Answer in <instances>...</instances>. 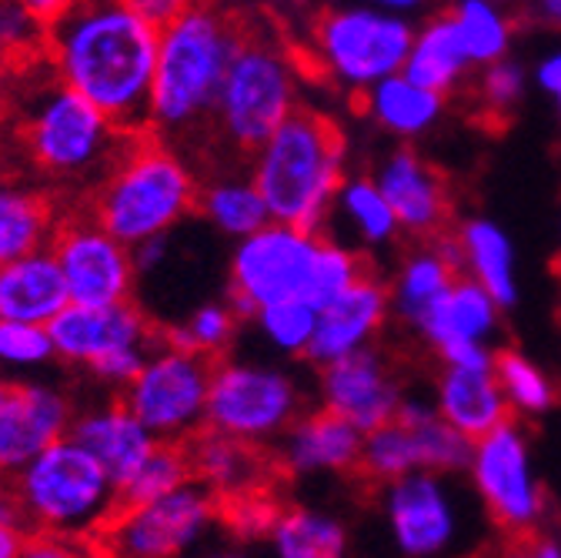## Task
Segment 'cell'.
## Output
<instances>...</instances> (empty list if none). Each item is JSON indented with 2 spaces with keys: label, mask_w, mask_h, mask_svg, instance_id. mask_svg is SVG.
<instances>
[{
  "label": "cell",
  "mask_w": 561,
  "mask_h": 558,
  "mask_svg": "<svg viewBox=\"0 0 561 558\" xmlns=\"http://www.w3.org/2000/svg\"><path fill=\"white\" fill-rule=\"evenodd\" d=\"M161 27L124 0H75L47 24L44 60L127 134L148 130Z\"/></svg>",
  "instance_id": "6da1fadb"
},
{
  "label": "cell",
  "mask_w": 561,
  "mask_h": 558,
  "mask_svg": "<svg viewBox=\"0 0 561 558\" xmlns=\"http://www.w3.org/2000/svg\"><path fill=\"white\" fill-rule=\"evenodd\" d=\"M244 27V18L215 4H194L161 27L148 107L151 134L184 137L215 121V104Z\"/></svg>",
  "instance_id": "7a4b0ae2"
},
{
  "label": "cell",
  "mask_w": 561,
  "mask_h": 558,
  "mask_svg": "<svg viewBox=\"0 0 561 558\" xmlns=\"http://www.w3.org/2000/svg\"><path fill=\"white\" fill-rule=\"evenodd\" d=\"M344 155L341 124L298 104L251 155V178L271 221L321 231L331 201L344 187Z\"/></svg>",
  "instance_id": "3957f363"
},
{
  "label": "cell",
  "mask_w": 561,
  "mask_h": 558,
  "mask_svg": "<svg viewBox=\"0 0 561 558\" xmlns=\"http://www.w3.org/2000/svg\"><path fill=\"white\" fill-rule=\"evenodd\" d=\"M201 184L184 158H178L151 130L130 141L94 187L91 215L124 244L171 235L197 212Z\"/></svg>",
  "instance_id": "277c9868"
},
{
  "label": "cell",
  "mask_w": 561,
  "mask_h": 558,
  "mask_svg": "<svg viewBox=\"0 0 561 558\" xmlns=\"http://www.w3.org/2000/svg\"><path fill=\"white\" fill-rule=\"evenodd\" d=\"M130 134L94 101L64 84L54 67L21 104V145L27 161L54 181H101L117 161Z\"/></svg>",
  "instance_id": "5b68a950"
},
{
  "label": "cell",
  "mask_w": 561,
  "mask_h": 558,
  "mask_svg": "<svg viewBox=\"0 0 561 558\" xmlns=\"http://www.w3.org/2000/svg\"><path fill=\"white\" fill-rule=\"evenodd\" d=\"M11 481L27 525L47 535L75 542L101 538L121 509L114 475L70 435L47 445Z\"/></svg>",
  "instance_id": "8992f818"
},
{
  "label": "cell",
  "mask_w": 561,
  "mask_h": 558,
  "mask_svg": "<svg viewBox=\"0 0 561 558\" xmlns=\"http://www.w3.org/2000/svg\"><path fill=\"white\" fill-rule=\"evenodd\" d=\"M295 78V50L248 24L215 104V127L234 151L254 155L298 107Z\"/></svg>",
  "instance_id": "52a82bcc"
},
{
  "label": "cell",
  "mask_w": 561,
  "mask_h": 558,
  "mask_svg": "<svg viewBox=\"0 0 561 558\" xmlns=\"http://www.w3.org/2000/svg\"><path fill=\"white\" fill-rule=\"evenodd\" d=\"M474 478L484 509L495 522L508 551L525 555H554V542L545 535V499L541 488L528 475V452L515 429V422H502L491 429L474 452Z\"/></svg>",
  "instance_id": "ba28073f"
},
{
  "label": "cell",
  "mask_w": 561,
  "mask_h": 558,
  "mask_svg": "<svg viewBox=\"0 0 561 558\" xmlns=\"http://www.w3.org/2000/svg\"><path fill=\"white\" fill-rule=\"evenodd\" d=\"M221 358L161 341L124 388L121 401L158 439L187 442L207 418V395Z\"/></svg>",
  "instance_id": "9c48e42d"
},
{
  "label": "cell",
  "mask_w": 561,
  "mask_h": 558,
  "mask_svg": "<svg viewBox=\"0 0 561 558\" xmlns=\"http://www.w3.org/2000/svg\"><path fill=\"white\" fill-rule=\"evenodd\" d=\"M321 231H301L285 221H267L241 238L231 258V305L241 318H254L264 305L301 298L311 285Z\"/></svg>",
  "instance_id": "30bf717a"
},
{
  "label": "cell",
  "mask_w": 561,
  "mask_h": 558,
  "mask_svg": "<svg viewBox=\"0 0 561 558\" xmlns=\"http://www.w3.org/2000/svg\"><path fill=\"white\" fill-rule=\"evenodd\" d=\"M215 522H221L218 496L201 481H187L154 502L121 505L98 542L111 555L171 558L194 548Z\"/></svg>",
  "instance_id": "8fae6325"
},
{
  "label": "cell",
  "mask_w": 561,
  "mask_h": 558,
  "mask_svg": "<svg viewBox=\"0 0 561 558\" xmlns=\"http://www.w3.org/2000/svg\"><path fill=\"white\" fill-rule=\"evenodd\" d=\"M301 418V395L288 375L274 368L241 365L221 358L207 395L204 425H215L228 435L267 445Z\"/></svg>",
  "instance_id": "7c38bea8"
},
{
  "label": "cell",
  "mask_w": 561,
  "mask_h": 558,
  "mask_svg": "<svg viewBox=\"0 0 561 558\" xmlns=\"http://www.w3.org/2000/svg\"><path fill=\"white\" fill-rule=\"evenodd\" d=\"M311 41L328 71L351 81L388 78L411 54L408 24L368 11L321 8L311 21Z\"/></svg>",
  "instance_id": "4fadbf2b"
},
{
  "label": "cell",
  "mask_w": 561,
  "mask_h": 558,
  "mask_svg": "<svg viewBox=\"0 0 561 558\" xmlns=\"http://www.w3.org/2000/svg\"><path fill=\"white\" fill-rule=\"evenodd\" d=\"M70 301L78 305H114L134 295L137 264L130 244L111 235L94 215L70 218L50 241Z\"/></svg>",
  "instance_id": "5bb4252c"
},
{
  "label": "cell",
  "mask_w": 561,
  "mask_h": 558,
  "mask_svg": "<svg viewBox=\"0 0 561 558\" xmlns=\"http://www.w3.org/2000/svg\"><path fill=\"white\" fill-rule=\"evenodd\" d=\"M47 331L54 338L57 362L84 372L107 355L127 352V348H158L164 341V331L154 328L130 298L114 305L67 301Z\"/></svg>",
  "instance_id": "9a60e30c"
},
{
  "label": "cell",
  "mask_w": 561,
  "mask_h": 558,
  "mask_svg": "<svg viewBox=\"0 0 561 558\" xmlns=\"http://www.w3.org/2000/svg\"><path fill=\"white\" fill-rule=\"evenodd\" d=\"M381 194L394 218L417 241H442L455 235V187L451 178L417 151L401 148L381 171Z\"/></svg>",
  "instance_id": "2e32d148"
},
{
  "label": "cell",
  "mask_w": 561,
  "mask_h": 558,
  "mask_svg": "<svg viewBox=\"0 0 561 558\" xmlns=\"http://www.w3.org/2000/svg\"><path fill=\"white\" fill-rule=\"evenodd\" d=\"M394 362V355L355 348V352L321 365L324 405L344 414L362 432H375L378 425L391 422L401 408Z\"/></svg>",
  "instance_id": "e0dca14e"
},
{
  "label": "cell",
  "mask_w": 561,
  "mask_h": 558,
  "mask_svg": "<svg viewBox=\"0 0 561 558\" xmlns=\"http://www.w3.org/2000/svg\"><path fill=\"white\" fill-rule=\"evenodd\" d=\"M75 405L50 382H14L11 401L0 411V478H14L47 445L70 435Z\"/></svg>",
  "instance_id": "ac0fdd59"
},
{
  "label": "cell",
  "mask_w": 561,
  "mask_h": 558,
  "mask_svg": "<svg viewBox=\"0 0 561 558\" xmlns=\"http://www.w3.org/2000/svg\"><path fill=\"white\" fill-rule=\"evenodd\" d=\"M184 445L194 481L210 488L218 502L257 492V488H274V478L291 475L280 455H267V445L228 435L215 425H201Z\"/></svg>",
  "instance_id": "d6986e66"
},
{
  "label": "cell",
  "mask_w": 561,
  "mask_h": 558,
  "mask_svg": "<svg viewBox=\"0 0 561 558\" xmlns=\"http://www.w3.org/2000/svg\"><path fill=\"white\" fill-rule=\"evenodd\" d=\"M388 301H391V288L381 282L378 271L358 277L355 285H347L334 301H328L318 311L314 334H311L301 358H308L314 365H328L347 352H355L368 334H375L381 328Z\"/></svg>",
  "instance_id": "ffe728a7"
},
{
  "label": "cell",
  "mask_w": 561,
  "mask_h": 558,
  "mask_svg": "<svg viewBox=\"0 0 561 558\" xmlns=\"http://www.w3.org/2000/svg\"><path fill=\"white\" fill-rule=\"evenodd\" d=\"M70 439H78L111 475L124 485L158 445V435L117 398L75 414Z\"/></svg>",
  "instance_id": "44dd1931"
},
{
  "label": "cell",
  "mask_w": 561,
  "mask_h": 558,
  "mask_svg": "<svg viewBox=\"0 0 561 558\" xmlns=\"http://www.w3.org/2000/svg\"><path fill=\"white\" fill-rule=\"evenodd\" d=\"M70 301L54 248L31 251L0 264V318L50 324Z\"/></svg>",
  "instance_id": "7402d4cb"
},
{
  "label": "cell",
  "mask_w": 561,
  "mask_h": 558,
  "mask_svg": "<svg viewBox=\"0 0 561 558\" xmlns=\"http://www.w3.org/2000/svg\"><path fill=\"white\" fill-rule=\"evenodd\" d=\"M362 429H355L344 414L334 408H318L311 414H301L298 422L288 429L285 452L280 462L291 475L298 471H314V468H331L347 475L358 465L362 455Z\"/></svg>",
  "instance_id": "603a6c76"
},
{
  "label": "cell",
  "mask_w": 561,
  "mask_h": 558,
  "mask_svg": "<svg viewBox=\"0 0 561 558\" xmlns=\"http://www.w3.org/2000/svg\"><path fill=\"white\" fill-rule=\"evenodd\" d=\"M442 418L468 442H481L512 418L502 382L481 365H451L442 375Z\"/></svg>",
  "instance_id": "cb8c5ba5"
},
{
  "label": "cell",
  "mask_w": 561,
  "mask_h": 558,
  "mask_svg": "<svg viewBox=\"0 0 561 558\" xmlns=\"http://www.w3.org/2000/svg\"><path fill=\"white\" fill-rule=\"evenodd\" d=\"M391 522L401 548L411 555L438 551L451 535L448 509L435 481L425 475H401L391 485Z\"/></svg>",
  "instance_id": "d4e9b609"
},
{
  "label": "cell",
  "mask_w": 561,
  "mask_h": 558,
  "mask_svg": "<svg viewBox=\"0 0 561 558\" xmlns=\"http://www.w3.org/2000/svg\"><path fill=\"white\" fill-rule=\"evenodd\" d=\"M57 228L54 201L44 191L24 181H0V264L50 248Z\"/></svg>",
  "instance_id": "484cf974"
},
{
  "label": "cell",
  "mask_w": 561,
  "mask_h": 558,
  "mask_svg": "<svg viewBox=\"0 0 561 558\" xmlns=\"http://www.w3.org/2000/svg\"><path fill=\"white\" fill-rule=\"evenodd\" d=\"M491 321H495V298L484 292L481 282H471L465 274L432 301L425 321H421V331L442 348L448 341L481 338L491 328Z\"/></svg>",
  "instance_id": "4316f807"
},
{
  "label": "cell",
  "mask_w": 561,
  "mask_h": 558,
  "mask_svg": "<svg viewBox=\"0 0 561 558\" xmlns=\"http://www.w3.org/2000/svg\"><path fill=\"white\" fill-rule=\"evenodd\" d=\"M197 215L238 241L271 221V212L254 178H218L204 184L197 194Z\"/></svg>",
  "instance_id": "83f0119b"
},
{
  "label": "cell",
  "mask_w": 561,
  "mask_h": 558,
  "mask_svg": "<svg viewBox=\"0 0 561 558\" xmlns=\"http://www.w3.org/2000/svg\"><path fill=\"white\" fill-rule=\"evenodd\" d=\"M465 60H468V54L461 47L455 14H445L428 24V31L421 34V41L408 54L404 78L421 88H432V91L445 94L455 84V78L461 75Z\"/></svg>",
  "instance_id": "f1b7e54d"
},
{
  "label": "cell",
  "mask_w": 561,
  "mask_h": 558,
  "mask_svg": "<svg viewBox=\"0 0 561 558\" xmlns=\"http://www.w3.org/2000/svg\"><path fill=\"white\" fill-rule=\"evenodd\" d=\"M194 481L187 445L184 442H168L158 439L151 455L140 462V468L121 485V505H140V502H154L174 488Z\"/></svg>",
  "instance_id": "f546056e"
},
{
  "label": "cell",
  "mask_w": 561,
  "mask_h": 558,
  "mask_svg": "<svg viewBox=\"0 0 561 558\" xmlns=\"http://www.w3.org/2000/svg\"><path fill=\"white\" fill-rule=\"evenodd\" d=\"M468 267L484 285V292L495 298V305H512L515 301V282H512V251L508 241L499 228L488 221H471L461 231Z\"/></svg>",
  "instance_id": "4dcf8cb0"
},
{
  "label": "cell",
  "mask_w": 561,
  "mask_h": 558,
  "mask_svg": "<svg viewBox=\"0 0 561 558\" xmlns=\"http://www.w3.org/2000/svg\"><path fill=\"white\" fill-rule=\"evenodd\" d=\"M271 542L288 558H334L344 551V528L305 509H285L271 528Z\"/></svg>",
  "instance_id": "1f68e13d"
},
{
  "label": "cell",
  "mask_w": 561,
  "mask_h": 558,
  "mask_svg": "<svg viewBox=\"0 0 561 558\" xmlns=\"http://www.w3.org/2000/svg\"><path fill=\"white\" fill-rule=\"evenodd\" d=\"M442 107V94L421 88L408 78H388L371 98V114L398 134H414L435 121Z\"/></svg>",
  "instance_id": "d6a6232c"
},
{
  "label": "cell",
  "mask_w": 561,
  "mask_h": 558,
  "mask_svg": "<svg viewBox=\"0 0 561 558\" xmlns=\"http://www.w3.org/2000/svg\"><path fill=\"white\" fill-rule=\"evenodd\" d=\"M238 324H241V315L231 301L228 305L210 301V305L194 308L184 324L164 328V341H171L178 348H191V352H201L210 358H225L234 334H238Z\"/></svg>",
  "instance_id": "836d02e7"
},
{
  "label": "cell",
  "mask_w": 561,
  "mask_h": 558,
  "mask_svg": "<svg viewBox=\"0 0 561 558\" xmlns=\"http://www.w3.org/2000/svg\"><path fill=\"white\" fill-rule=\"evenodd\" d=\"M57 362L54 338L47 324L0 318V372L4 375H34Z\"/></svg>",
  "instance_id": "e575fe53"
},
{
  "label": "cell",
  "mask_w": 561,
  "mask_h": 558,
  "mask_svg": "<svg viewBox=\"0 0 561 558\" xmlns=\"http://www.w3.org/2000/svg\"><path fill=\"white\" fill-rule=\"evenodd\" d=\"M254 321L277 348H285V352H295V355H305V348H308V341L314 334V324H318V308H311L301 298L274 301V305H264L261 311H254Z\"/></svg>",
  "instance_id": "d590c367"
},
{
  "label": "cell",
  "mask_w": 561,
  "mask_h": 558,
  "mask_svg": "<svg viewBox=\"0 0 561 558\" xmlns=\"http://www.w3.org/2000/svg\"><path fill=\"white\" fill-rule=\"evenodd\" d=\"M47 24L37 21L21 0H0V54L14 67L44 60Z\"/></svg>",
  "instance_id": "8d00e7d4"
},
{
  "label": "cell",
  "mask_w": 561,
  "mask_h": 558,
  "mask_svg": "<svg viewBox=\"0 0 561 558\" xmlns=\"http://www.w3.org/2000/svg\"><path fill=\"white\" fill-rule=\"evenodd\" d=\"M455 24H458V37H461L468 60H499L502 57L505 41H508V27L495 11L484 4V0H465L455 14Z\"/></svg>",
  "instance_id": "74e56055"
},
{
  "label": "cell",
  "mask_w": 561,
  "mask_h": 558,
  "mask_svg": "<svg viewBox=\"0 0 561 558\" xmlns=\"http://www.w3.org/2000/svg\"><path fill=\"white\" fill-rule=\"evenodd\" d=\"M495 378L502 382V391L525 411H545L554 405L551 382L531 362H525L515 348H502L495 355Z\"/></svg>",
  "instance_id": "f35d334b"
},
{
  "label": "cell",
  "mask_w": 561,
  "mask_h": 558,
  "mask_svg": "<svg viewBox=\"0 0 561 558\" xmlns=\"http://www.w3.org/2000/svg\"><path fill=\"white\" fill-rule=\"evenodd\" d=\"M341 197L347 204V212L355 215V221L362 225V231L371 238V241H381L394 231L398 218L391 212V204L388 197L381 194V187H375V181L368 178H358V181H344L341 187Z\"/></svg>",
  "instance_id": "ab89813d"
},
{
  "label": "cell",
  "mask_w": 561,
  "mask_h": 558,
  "mask_svg": "<svg viewBox=\"0 0 561 558\" xmlns=\"http://www.w3.org/2000/svg\"><path fill=\"white\" fill-rule=\"evenodd\" d=\"M474 94H478L474 114H481V127H488L491 117L502 121V127H505L508 124V114H512V104L522 94V75H518V67L495 64L491 71H484V78H481V84H478Z\"/></svg>",
  "instance_id": "60d3db41"
},
{
  "label": "cell",
  "mask_w": 561,
  "mask_h": 558,
  "mask_svg": "<svg viewBox=\"0 0 561 558\" xmlns=\"http://www.w3.org/2000/svg\"><path fill=\"white\" fill-rule=\"evenodd\" d=\"M154 352V348H127V352H117V355H107L101 358L98 365L88 368V375L107 388H124L140 368H145L148 355Z\"/></svg>",
  "instance_id": "b9f144b4"
},
{
  "label": "cell",
  "mask_w": 561,
  "mask_h": 558,
  "mask_svg": "<svg viewBox=\"0 0 561 558\" xmlns=\"http://www.w3.org/2000/svg\"><path fill=\"white\" fill-rule=\"evenodd\" d=\"M130 11H137L145 21H151L154 27L171 24L174 18H181L187 8H194L197 0H124Z\"/></svg>",
  "instance_id": "7bdbcfd3"
},
{
  "label": "cell",
  "mask_w": 561,
  "mask_h": 558,
  "mask_svg": "<svg viewBox=\"0 0 561 558\" xmlns=\"http://www.w3.org/2000/svg\"><path fill=\"white\" fill-rule=\"evenodd\" d=\"M27 542H31L27 525L0 519V558H21V555H27Z\"/></svg>",
  "instance_id": "ee69618b"
},
{
  "label": "cell",
  "mask_w": 561,
  "mask_h": 558,
  "mask_svg": "<svg viewBox=\"0 0 561 558\" xmlns=\"http://www.w3.org/2000/svg\"><path fill=\"white\" fill-rule=\"evenodd\" d=\"M21 4L37 18V21H44V24H50V21H57L75 0H21Z\"/></svg>",
  "instance_id": "f6af8a7d"
},
{
  "label": "cell",
  "mask_w": 561,
  "mask_h": 558,
  "mask_svg": "<svg viewBox=\"0 0 561 558\" xmlns=\"http://www.w3.org/2000/svg\"><path fill=\"white\" fill-rule=\"evenodd\" d=\"M541 84L548 88V91H554V94H561V54H554L545 67H541Z\"/></svg>",
  "instance_id": "bcb514c9"
},
{
  "label": "cell",
  "mask_w": 561,
  "mask_h": 558,
  "mask_svg": "<svg viewBox=\"0 0 561 558\" xmlns=\"http://www.w3.org/2000/svg\"><path fill=\"white\" fill-rule=\"evenodd\" d=\"M11 391H14V378L0 372V411H4V405L11 401Z\"/></svg>",
  "instance_id": "7dc6e473"
},
{
  "label": "cell",
  "mask_w": 561,
  "mask_h": 558,
  "mask_svg": "<svg viewBox=\"0 0 561 558\" xmlns=\"http://www.w3.org/2000/svg\"><path fill=\"white\" fill-rule=\"evenodd\" d=\"M11 71H14V64L0 54V91H4V84H8V78H11Z\"/></svg>",
  "instance_id": "c3c4849f"
},
{
  "label": "cell",
  "mask_w": 561,
  "mask_h": 558,
  "mask_svg": "<svg viewBox=\"0 0 561 558\" xmlns=\"http://www.w3.org/2000/svg\"><path fill=\"white\" fill-rule=\"evenodd\" d=\"M541 8H545L554 21H561V0H541Z\"/></svg>",
  "instance_id": "681fc988"
},
{
  "label": "cell",
  "mask_w": 561,
  "mask_h": 558,
  "mask_svg": "<svg viewBox=\"0 0 561 558\" xmlns=\"http://www.w3.org/2000/svg\"><path fill=\"white\" fill-rule=\"evenodd\" d=\"M385 4H394V8H408V4H417V0H385Z\"/></svg>",
  "instance_id": "f907efd6"
},
{
  "label": "cell",
  "mask_w": 561,
  "mask_h": 558,
  "mask_svg": "<svg viewBox=\"0 0 561 558\" xmlns=\"http://www.w3.org/2000/svg\"><path fill=\"white\" fill-rule=\"evenodd\" d=\"M554 271H558V277H561V258L554 261Z\"/></svg>",
  "instance_id": "816d5d0a"
},
{
  "label": "cell",
  "mask_w": 561,
  "mask_h": 558,
  "mask_svg": "<svg viewBox=\"0 0 561 558\" xmlns=\"http://www.w3.org/2000/svg\"><path fill=\"white\" fill-rule=\"evenodd\" d=\"M0 155H4V134H0Z\"/></svg>",
  "instance_id": "f5cc1de1"
},
{
  "label": "cell",
  "mask_w": 561,
  "mask_h": 558,
  "mask_svg": "<svg viewBox=\"0 0 561 558\" xmlns=\"http://www.w3.org/2000/svg\"><path fill=\"white\" fill-rule=\"evenodd\" d=\"M295 4H298V0H295Z\"/></svg>",
  "instance_id": "db71d44e"
}]
</instances>
